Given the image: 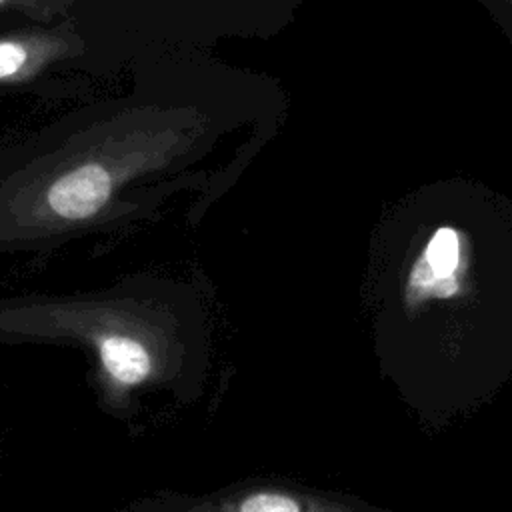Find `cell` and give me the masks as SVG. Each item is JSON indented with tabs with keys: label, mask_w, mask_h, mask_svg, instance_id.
I'll return each instance as SVG.
<instances>
[{
	"label": "cell",
	"mask_w": 512,
	"mask_h": 512,
	"mask_svg": "<svg viewBox=\"0 0 512 512\" xmlns=\"http://www.w3.org/2000/svg\"><path fill=\"white\" fill-rule=\"evenodd\" d=\"M66 346L88 360L98 410L122 424L146 392L194 402L210 366L208 308L196 284L134 272L76 292L0 296V346Z\"/></svg>",
	"instance_id": "obj_1"
},
{
	"label": "cell",
	"mask_w": 512,
	"mask_h": 512,
	"mask_svg": "<svg viewBox=\"0 0 512 512\" xmlns=\"http://www.w3.org/2000/svg\"><path fill=\"white\" fill-rule=\"evenodd\" d=\"M120 512H392L358 498L284 480H242L188 494L158 490L128 502Z\"/></svg>",
	"instance_id": "obj_2"
},
{
	"label": "cell",
	"mask_w": 512,
	"mask_h": 512,
	"mask_svg": "<svg viewBox=\"0 0 512 512\" xmlns=\"http://www.w3.org/2000/svg\"><path fill=\"white\" fill-rule=\"evenodd\" d=\"M82 50L84 38L72 22L38 24L0 34V86L28 82Z\"/></svg>",
	"instance_id": "obj_3"
},
{
	"label": "cell",
	"mask_w": 512,
	"mask_h": 512,
	"mask_svg": "<svg viewBox=\"0 0 512 512\" xmlns=\"http://www.w3.org/2000/svg\"><path fill=\"white\" fill-rule=\"evenodd\" d=\"M74 0H0V14L16 12L38 24H48L64 16Z\"/></svg>",
	"instance_id": "obj_4"
},
{
	"label": "cell",
	"mask_w": 512,
	"mask_h": 512,
	"mask_svg": "<svg viewBox=\"0 0 512 512\" xmlns=\"http://www.w3.org/2000/svg\"><path fill=\"white\" fill-rule=\"evenodd\" d=\"M2 458H4V434L0 430V464H2Z\"/></svg>",
	"instance_id": "obj_5"
}]
</instances>
